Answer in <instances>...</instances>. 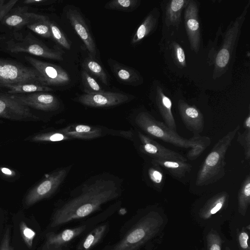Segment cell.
Here are the masks:
<instances>
[{"mask_svg": "<svg viewBox=\"0 0 250 250\" xmlns=\"http://www.w3.org/2000/svg\"><path fill=\"white\" fill-rule=\"evenodd\" d=\"M225 250H231V249L229 247H226L225 248Z\"/></svg>", "mask_w": 250, "mask_h": 250, "instance_id": "cell-48", "label": "cell"}, {"mask_svg": "<svg viewBox=\"0 0 250 250\" xmlns=\"http://www.w3.org/2000/svg\"><path fill=\"white\" fill-rule=\"evenodd\" d=\"M155 104L164 123L170 129L177 132L176 121L172 112V102L160 86L156 88Z\"/></svg>", "mask_w": 250, "mask_h": 250, "instance_id": "cell-22", "label": "cell"}, {"mask_svg": "<svg viewBox=\"0 0 250 250\" xmlns=\"http://www.w3.org/2000/svg\"><path fill=\"white\" fill-rule=\"evenodd\" d=\"M20 229L24 242L28 247L31 248L32 246L33 239L35 236V232L29 228L24 222L21 223Z\"/></svg>", "mask_w": 250, "mask_h": 250, "instance_id": "cell-40", "label": "cell"}, {"mask_svg": "<svg viewBox=\"0 0 250 250\" xmlns=\"http://www.w3.org/2000/svg\"><path fill=\"white\" fill-rule=\"evenodd\" d=\"M27 83L47 86L42 77L33 67L0 59V88Z\"/></svg>", "mask_w": 250, "mask_h": 250, "instance_id": "cell-6", "label": "cell"}, {"mask_svg": "<svg viewBox=\"0 0 250 250\" xmlns=\"http://www.w3.org/2000/svg\"><path fill=\"white\" fill-rule=\"evenodd\" d=\"M18 1V0H10L8 1L0 0V21L4 18Z\"/></svg>", "mask_w": 250, "mask_h": 250, "instance_id": "cell-41", "label": "cell"}, {"mask_svg": "<svg viewBox=\"0 0 250 250\" xmlns=\"http://www.w3.org/2000/svg\"><path fill=\"white\" fill-rule=\"evenodd\" d=\"M56 1V0H26L23 1V3L25 4L46 5L52 4Z\"/></svg>", "mask_w": 250, "mask_h": 250, "instance_id": "cell-45", "label": "cell"}, {"mask_svg": "<svg viewBox=\"0 0 250 250\" xmlns=\"http://www.w3.org/2000/svg\"><path fill=\"white\" fill-rule=\"evenodd\" d=\"M49 25L52 39L61 46L67 50H70L71 43L58 25L54 22L50 21H49Z\"/></svg>", "mask_w": 250, "mask_h": 250, "instance_id": "cell-35", "label": "cell"}, {"mask_svg": "<svg viewBox=\"0 0 250 250\" xmlns=\"http://www.w3.org/2000/svg\"><path fill=\"white\" fill-rule=\"evenodd\" d=\"M134 133L132 142L146 159H168L187 162V159L181 154L164 146L137 129L134 130Z\"/></svg>", "mask_w": 250, "mask_h": 250, "instance_id": "cell-8", "label": "cell"}, {"mask_svg": "<svg viewBox=\"0 0 250 250\" xmlns=\"http://www.w3.org/2000/svg\"><path fill=\"white\" fill-rule=\"evenodd\" d=\"M151 160L160 166L170 176L179 181L186 178L192 170V166L187 162L168 159Z\"/></svg>", "mask_w": 250, "mask_h": 250, "instance_id": "cell-24", "label": "cell"}, {"mask_svg": "<svg viewBox=\"0 0 250 250\" xmlns=\"http://www.w3.org/2000/svg\"><path fill=\"white\" fill-rule=\"evenodd\" d=\"M177 107L181 120L186 127L193 133L200 134L204 128V119L202 113L195 106L179 100Z\"/></svg>", "mask_w": 250, "mask_h": 250, "instance_id": "cell-17", "label": "cell"}, {"mask_svg": "<svg viewBox=\"0 0 250 250\" xmlns=\"http://www.w3.org/2000/svg\"><path fill=\"white\" fill-rule=\"evenodd\" d=\"M0 117L17 121H35L38 119L29 107L21 103L16 95L2 93H0Z\"/></svg>", "mask_w": 250, "mask_h": 250, "instance_id": "cell-12", "label": "cell"}, {"mask_svg": "<svg viewBox=\"0 0 250 250\" xmlns=\"http://www.w3.org/2000/svg\"><path fill=\"white\" fill-rule=\"evenodd\" d=\"M238 211L245 216L250 204V175L248 174L241 184L238 194Z\"/></svg>", "mask_w": 250, "mask_h": 250, "instance_id": "cell-29", "label": "cell"}, {"mask_svg": "<svg viewBox=\"0 0 250 250\" xmlns=\"http://www.w3.org/2000/svg\"><path fill=\"white\" fill-rule=\"evenodd\" d=\"M140 0H112L105 4L106 9L130 12L136 10L140 5Z\"/></svg>", "mask_w": 250, "mask_h": 250, "instance_id": "cell-31", "label": "cell"}, {"mask_svg": "<svg viewBox=\"0 0 250 250\" xmlns=\"http://www.w3.org/2000/svg\"><path fill=\"white\" fill-rule=\"evenodd\" d=\"M48 19L38 21L27 25L26 26L38 35L46 38H52V33Z\"/></svg>", "mask_w": 250, "mask_h": 250, "instance_id": "cell-34", "label": "cell"}, {"mask_svg": "<svg viewBox=\"0 0 250 250\" xmlns=\"http://www.w3.org/2000/svg\"><path fill=\"white\" fill-rule=\"evenodd\" d=\"M250 5V1H249L241 15L229 24L223 36L222 45L215 58L213 72L214 79L223 74L230 62L235 48L237 46L241 29Z\"/></svg>", "mask_w": 250, "mask_h": 250, "instance_id": "cell-5", "label": "cell"}, {"mask_svg": "<svg viewBox=\"0 0 250 250\" xmlns=\"http://www.w3.org/2000/svg\"><path fill=\"white\" fill-rule=\"evenodd\" d=\"M134 96L125 93L103 92L95 94H83L76 101L80 104L92 107H108L117 106L132 100Z\"/></svg>", "mask_w": 250, "mask_h": 250, "instance_id": "cell-13", "label": "cell"}, {"mask_svg": "<svg viewBox=\"0 0 250 250\" xmlns=\"http://www.w3.org/2000/svg\"><path fill=\"white\" fill-rule=\"evenodd\" d=\"M189 0H171L165 8V22L167 26L178 27L181 21V14Z\"/></svg>", "mask_w": 250, "mask_h": 250, "instance_id": "cell-26", "label": "cell"}, {"mask_svg": "<svg viewBox=\"0 0 250 250\" xmlns=\"http://www.w3.org/2000/svg\"><path fill=\"white\" fill-rule=\"evenodd\" d=\"M133 122L136 129L152 139H156L175 146L191 148L196 144L197 135L189 139L180 136L168 127L164 123L156 120L148 112L145 110L136 113Z\"/></svg>", "mask_w": 250, "mask_h": 250, "instance_id": "cell-4", "label": "cell"}, {"mask_svg": "<svg viewBox=\"0 0 250 250\" xmlns=\"http://www.w3.org/2000/svg\"><path fill=\"white\" fill-rule=\"evenodd\" d=\"M244 127L245 129H250V116L248 114L244 122Z\"/></svg>", "mask_w": 250, "mask_h": 250, "instance_id": "cell-46", "label": "cell"}, {"mask_svg": "<svg viewBox=\"0 0 250 250\" xmlns=\"http://www.w3.org/2000/svg\"><path fill=\"white\" fill-rule=\"evenodd\" d=\"M185 26L191 49L197 53L201 43V33L196 1L189 0L184 12Z\"/></svg>", "mask_w": 250, "mask_h": 250, "instance_id": "cell-15", "label": "cell"}, {"mask_svg": "<svg viewBox=\"0 0 250 250\" xmlns=\"http://www.w3.org/2000/svg\"><path fill=\"white\" fill-rule=\"evenodd\" d=\"M108 134L119 136L129 140L132 142L134 139V130L128 131H119L108 129Z\"/></svg>", "mask_w": 250, "mask_h": 250, "instance_id": "cell-43", "label": "cell"}, {"mask_svg": "<svg viewBox=\"0 0 250 250\" xmlns=\"http://www.w3.org/2000/svg\"><path fill=\"white\" fill-rule=\"evenodd\" d=\"M26 6L11 10L2 20L6 25L15 28H20L33 22L48 19L46 16L27 11Z\"/></svg>", "mask_w": 250, "mask_h": 250, "instance_id": "cell-19", "label": "cell"}, {"mask_svg": "<svg viewBox=\"0 0 250 250\" xmlns=\"http://www.w3.org/2000/svg\"><path fill=\"white\" fill-rule=\"evenodd\" d=\"M164 222L157 210H139L122 227L118 240L103 250H141L160 232Z\"/></svg>", "mask_w": 250, "mask_h": 250, "instance_id": "cell-2", "label": "cell"}, {"mask_svg": "<svg viewBox=\"0 0 250 250\" xmlns=\"http://www.w3.org/2000/svg\"><path fill=\"white\" fill-rule=\"evenodd\" d=\"M239 129L240 125H238L214 145L198 171L195 180L196 186H208L224 176L226 154Z\"/></svg>", "mask_w": 250, "mask_h": 250, "instance_id": "cell-3", "label": "cell"}, {"mask_svg": "<svg viewBox=\"0 0 250 250\" xmlns=\"http://www.w3.org/2000/svg\"><path fill=\"white\" fill-rule=\"evenodd\" d=\"M89 223L64 229L59 232H49L46 234L42 250H62L87 229Z\"/></svg>", "mask_w": 250, "mask_h": 250, "instance_id": "cell-14", "label": "cell"}, {"mask_svg": "<svg viewBox=\"0 0 250 250\" xmlns=\"http://www.w3.org/2000/svg\"><path fill=\"white\" fill-rule=\"evenodd\" d=\"M0 250H13L10 245V230L8 228L6 229L1 241Z\"/></svg>", "mask_w": 250, "mask_h": 250, "instance_id": "cell-44", "label": "cell"}, {"mask_svg": "<svg viewBox=\"0 0 250 250\" xmlns=\"http://www.w3.org/2000/svg\"><path fill=\"white\" fill-rule=\"evenodd\" d=\"M64 8L66 18L83 41L88 56L96 59L97 46L80 9L73 5H67Z\"/></svg>", "mask_w": 250, "mask_h": 250, "instance_id": "cell-10", "label": "cell"}, {"mask_svg": "<svg viewBox=\"0 0 250 250\" xmlns=\"http://www.w3.org/2000/svg\"><path fill=\"white\" fill-rule=\"evenodd\" d=\"M5 48L12 53H27L39 57L62 61L63 52L59 49H51L29 34L24 38L14 37L5 42Z\"/></svg>", "mask_w": 250, "mask_h": 250, "instance_id": "cell-7", "label": "cell"}, {"mask_svg": "<svg viewBox=\"0 0 250 250\" xmlns=\"http://www.w3.org/2000/svg\"><path fill=\"white\" fill-rule=\"evenodd\" d=\"M71 139L90 140L108 134V129L98 126L72 124L60 130Z\"/></svg>", "mask_w": 250, "mask_h": 250, "instance_id": "cell-20", "label": "cell"}, {"mask_svg": "<svg viewBox=\"0 0 250 250\" xmlns=\"http://www.w3.org/2000/svg\"><path fill=\"white\" fill-rule=\"evenodd\" d=\"M33 139L38 141L60 142L71 139L60 130L38 135Z\"/></svg>", "mask_w": 250, "mask_h": 250, "instance_id": "cell-36", "label": "cell"}, {"mask_svg": "<svg viewBox=\"0 0 250 250\" xmlns=\"http://www.w3.org/2000/svg\"><path fill=\"white\" fill-rule=\"evenodd\" d=\"M237 142L243 147L245 158L247 160L250 158V129H245L243 132L239 131Z\"/></svg>", "mask_w": 250, "mask_h": 250, "instance_id": "cell-37", "label": "cell"}, {"mask_svg": "<svg viewBox=\"0 0 250 250\" xmlns=\"http://www.w3.org/2000/svg\"><path fill=\"white\" fill-rule=\"evenodd\" d=\"M108 228V225L107 223L94 228L82 240L77 250H91L103 238L107 231Z\"/></svg>", "mask_w": 250, "mask_h": 250, "instance_id": "cell-27", "label": "cell"}, {"mask_svg": "<svg viewBox=\"0 0 250 250\" xmlns=\"http://www.w3.org/2000/svg\"><path fill=\"white\" fill-rule=\"evenodd\" d=\"M82 66L83 70L90 75L99 79L104 85H108L107 75L103 67L95 59L88 56L83 60Z\"/></svg>", "mask_w": 250, "mask_h": 250, "instance_id": "cell-28", "label": "cell"}, {"mask_svg": "<svg viewBox=\"0 0 250 250\" xmlns=\"http://www.w3.org/2000/svg\"><path fill=\"white\" fill-rule=\"evenodd\" d=\"M208 250H222V240L215 231H210L207 236Z\"/></svg>", "mask_w": 250, "mask_h": 250, "instance_id": "cell-39", "label": "cell"}, {"mask_svg": "<svg viewBox=\"0 0 250 250\" xmlns=\"http://www.w3.org/2000/svg\"><path fill=\"white\" fill-rule=\"evenodd\" d=\"M71 167H62L53 172L27 195L26 206H31L54 193L62 183Z\"/></svg>", "mask_w": 250, "mask_h": 250, "instance_id": "cell-9", "label": "cell"}, {"mask_svg": "<svg viewBox=\"0 0 250 250\" xmlns=\"http://www.w3.org/2000/svg\"><path fill=\"white\" fill-rule=\"evenodd\" d=\"M172 57L174 62L181 68L186 66L185 51L183 47L177 42L172 43Z\"/></svg>", "mask_w": 250, "mask_h": 250, "instance_id": "cell-38", "label": "cell"}, {"mask_svg": "<svg viewBox=\"0 0 250 250\" xmlns=\"http://www.w3.org/2000/svg\"><path fill=\"white\" fill-rule=\"evenodd\" d=\"M237 240L240 250H250L248 245L249 234L244 228L237 233Z\"/></svg>", "mask_w": 250, "mask_h": 250, "instance_id": "cell-42", "label": "cell"}, {"mask_svg": "<svg viewBox=\"0 0 250 250\" xmlns=\"http://www.w3.org/2000/svg\"><path fill=\"white\" fill-rule=\"evenodd\" d=\"M1 171L5 174L11 175L12 174L11 171L6 168H2Z\"/></svg>", "mask_w": 250, "mask_h": 250, "instance_id": "cell-47", "label": "cell"}, {"mask_svg": "<svg viewBox=\"0 0 250 250\" xmlns=\"http://www.w3.org/2000/svg\"><path fill=\"white\" fill-rule=\"evenodd\" d=\"M160 13L157 8L153 9L139 25L131 41L133 45L137 44L149 35L157 28Z\"/></svg>", "mask_w": 250, "mask_h": 250, "instance_id": "cell-23", "label": "cell"}, {"mask_svg": "<svg viewBox=\"0 0 250 250\" xmlns=\"http://www.w3.org/2000/svg\"><path fill=\"white\" fill-rule=\"evenodd\" d=\"M143 176L150 187L161 192L166 182V174L163 168L150 159H146L143 167Z\"/></svg>", "mask_w": 250, "mask_h": 250, "instance_id": "cell-21", "label": "cell"}, {"mask_svg": "<svg viewBox=\"0 0 250 250\" xmlns=\"http://www.w3.org/2000/svg\"><path fill=\"white\" fill-rule=\"evenodd\" d=\"M81 76L84 93L91 94L104 91L96 80L85 70H82Z\"/></svg>", "mask_w": 250, "mask_h": 250, "instance_id": "cell-33", "label": "cell"}, {"mask_svg": "<svg viewBox=\"0 0 250 250\" xmlns=\"http://www.w3.org/2000/svg\"><path fill=\"white\" fill-rule=\"evenodd\" d=\"M10 94H30L38 92H47L53 89L48 86L35 83H27L9 86L6 87Z\"/></svg>", "mask_w": 250, "mask_h": 250, "instance_id": "cell-30", "label": "cell"}, {"mask_svg": "<svg viewBox=\"0 0 250 250\" xmlns=\"http://www.w3.org/2000/svg\"><path fill=\"white\" fill-rule=\"evenodd\" d=\"M211 142V140L209 137L197 134L196 144L187 154L188 159L190 160L196 159L210 146Z\"/></svg>", "mask_w": 250, "mask_h": 250, "instance_id": "cell-32", "label": "cell"}, {"mask_svg": "<svg viewBox=\"0 0 250 250\" xmlns=\"http://www.w3.org/2000/svg\"><path fill=\"white\" fill-rule=\"evenodd\" d=\"M21 103L29 107L43 111H54L60 107L58 98L54 95L44 92L28 94H16Z\"/></svg>", "mask_w": 250, "mask_h": 250, "instance_id": "cell-16", "label": "cell"}, {"mask_svg": "<svg viewBox=\"0 0 250 250\" xmlns=\"http://www.w3.org/2000/svg\"><path fill=\"white\" fill-rule=\"evenodd\" d=\"M121 181L109 174L92 176L82 184L55 211L50 227L57 228L72 221L86 217L104 204L119 197Z\"/></svg>", "mask_w": 250, "mask_h": 250, "instance_id": "cell-1", "label": "cell"}, {"mask_svg": "<svg viewBox=\"0 0 250 250\" xmlns=\"http://www.w3.org/2000/svg\"><path fill=\"white\" fill-rule=\"evenodd\" d=\"M25 59L39 72L47 86H61L70 83L69 74L62 67L30 56H26Z\"/></svg>", "mask_w": 250, "mask_h": 250, "instance_id": "cell-11", "label": "cell"}, {"mask_svg": "<svg viewBox=\"0 0 250 250\" xmlns=\"http://www.w3.org/2000/svg\"><path fill=\"white\" fill-rule=\"evenodd\" d=\"M107 62L114 76L120 83L133 86H137L143 83V78L134 68L111 58L107 60Z\"/></svg>", "mask_w": 250, "mask_h": 250, "instance_id": "cell-18", "label": "cell"}, {"mask_svg": "<svg viewBox=\"0 0 250 250\" xmlns=\"http://www.w3.org/2000/svg\"><path fill=\"white\" fill-rule=\"evenodd\" d=\"M229 198V195L225 191L215 194L208 199L200 209V216L204 219L209 218L227 205Z\"/></svg>", "mask_w": 250, "mask_h": 250, "instance_id": "cell-25", "label": "cell"}]
</instances>
